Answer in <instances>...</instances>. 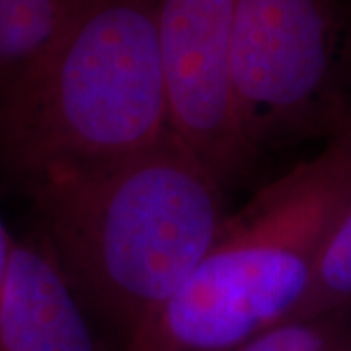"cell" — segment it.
Segmentation results:
<instances>
[{"label": "cell", "mask_w": 351, "mask_h": 351, "mask_svg": "<svg viewBox=\"0 0 351 351\" xmlns=\"http://www.w3.org/2000/svg\"><path fill=\"white\" fill-rule=\"evenodd\" d=\"M237 351H351V311L291 318Z\"/></svg>", "instance_id": "9c48e42d"}, {"label": "cell", "mask_w": 351, "mask_h": 351, "mask_svg": "<svg viewBox=\"0 0 351 351\" xmlns=\"http://www.w3.org/2000/svg\"><path fill=\"white\" fill-rule=\"evenodd\" d=\"M348 125H350V127H351V119H350V123H348Z\"/></svg>", "instance_id": "8fae6325"}, {"label": "cell", "mask_w": 351, "mask_h": 351, "mask_svg": "<svg viewBox=\"0 0 351 351\" xmlns=\"http://www.w3.org/2000/svg\"><path fill=\"white\" fill-rule=\"evenodd\" d=\"M351 193V127L230 213L211 250L121 351H237L297 318Z\"/></svg>", "instance_id": "3957f363"}, {"label": "cell", "mask_w": 351, "mask_h": 351, "mask_svg": "<svg viewBox=\"0 0 351 351\" xmlns=\"http://www.w3.org/2000/svg\"><path fill=\"white\" fill-rule=\"evenodd\" d=\"M25 193L39 239L119 351L182 289L230 217L228 189L172 131Z\"/></svg>", "instance_id": "6da1fadb"}, {"label": "cell", "mask_w": 351, "mask_h": 351, "mask_svg": "<svg viewBox=\"0 0 351 351\" xmlns=\"http://www.w3.org/2000/svg\"><path fill=\"white\" fill-rule=\"evenodd\" d=\"M234 14L237 0H160L158 6L170 131L226 189L244 184L260 162L234 108Z\"/></svg>", "instance_id": "5b68a950"}, {"label": "cell", "mask_w": 351, "mask_h": 351, "mask_svg": "<svg viewBox=\"0 0 351 351\" xmlns=\"http://www.w3.org/2000/svg\"><path fill=\"white\" fill-rule=\"evenodd\" d=\"M0 351H106L94 318L38 232L14 242L0 301Z\"/></svg>", "instance_id": "8992f818"}, {"label": "cell", "mask_w": 351, "mask_h": 351, "mask_svg": "<svg viewBox=\"0 0 351 351\" xmlns=\"http://www.w3.org/2000/svg\"><path fill=\"white\" fill-rule=\"evenodd\" d=\"M341 0H237L230 80L239 123L262 160L351 119Z\"/></svg>", "instance_id": "277c9868"}, {"label": "cell", "mask_w": 351, "mask_h": 351, "mask_svg": "<svg viewBox=\"0 0 351 351\" xmlns=\"http://www.w3.org/2000/svg\"><path fill=\"white\" fill-rule=\"evenodd\" d=\"M351 311V193L330 223L299 316Z\"/></svg>", "instance_id": "ba28073f"}, {"label": "cell", "mask_w": 351, "mask_h": 351, "mask_svg": "<svg viewBox=\"0 0 351 351\" xmlns=\"http://www.w3.org/2000/svg\"><path fill=\"white\" fill-rule=\"evenodd\" d=\"M14 242H16V239L10 237V232L6 230V226L0 219V301H2V293H4L6 277H8V269H10Z\"/></svg>", "instance_id": "30bf717a"}, {"label": "cell", "mask_w": 351, "mask_h": 351, "mask_svg": "<svg viewBox=\"0 0 351 351\" xmlns=\"http://www.w3.org/2000/svg\"><path fill=\"white\" fill-rule=\"evenodd\" d=\"M160 0H88L0 96V166L24 189L113 162L170 133Z\"/></svg>", "instance_id": "7a4b0ae2"}, {"label": "cell", "mask_w": 351, "mask_h": 351, "mask_svg": "<svg viewBox=\"0 0 351 351\" xmlns=\"http://www.w3.org/2000/svg\"><path fill=\"white\" fill-rule=\"evenodd\" d=\"M88 0H0V96L61 39Z\"/></svg>", "instance_id": "52a82bcc"}]
</instances>
